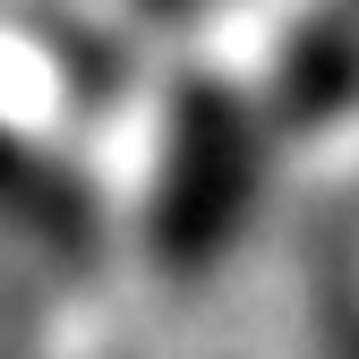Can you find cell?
<instances>
[{"mask_svg": "<svg viewBox=\"0 0 359 359\" xmlns=\"http://www.w3.org/2000/svg\"><path fill=\"white\" fill-rule=\"evenodd\" d=\"M128 146V205H137V231L154 248H197L214 222H222V197L240 189V111H231V86L171 60L146 77L137 111L120 128Z\"/></svg>", "mask_w": 359, "mask_h": 359, "instance_id": "obj_1", "label": "cell"}]
</instances>
